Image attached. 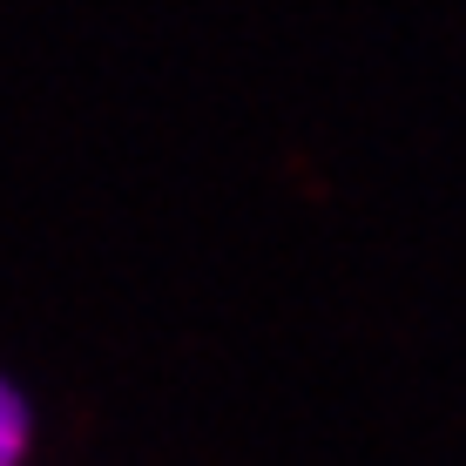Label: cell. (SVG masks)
I'll return each mask as SVG.
<instances>
[{
    "mask_svg": "<svg viewBox=\"0 0 466 466\" xmlns=\"http://www.w3.org/2000/svg\"><path fill=\"white\" fill-rule=\"evenodd\" d=\"M27 399H21V385H7L0 379V466H21L27 460Z\"/></svg>",
    "mask_w": 466,
    "mask_h": 466,
    "instance_id": "cell-1",
    "label": "cell"
}]
</instances>
